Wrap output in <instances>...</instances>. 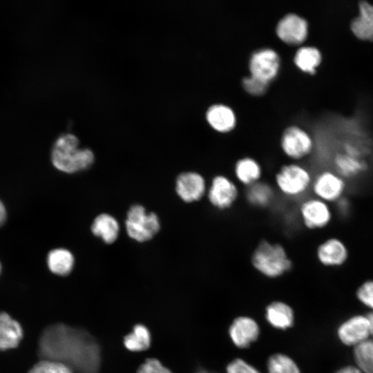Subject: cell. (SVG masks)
I'll use <instances>...</instances> for the list:
<instances>
[{
  "mask_svg": "<svg viewBox=\"0 0 373 373\" xmlns=\"http://www.w3.org/2000/svg\"><path fill=\"white\" fill-rule=\"evenodd\" d=\"M41 359L57 361L70 367L74 373H97L100 351L91 336L65 325L48 327L39 341Z\"/></svg>",
  "mask_w": 373,
  "mask_h": 373,
  "instance_id": "6da1fadb",
  "label": "cell"
},
{
  "mask_svg": "<svg viewBox=\"0 0 373 373\" xmlns=\"http://www.w3.org/2000/svg\"><path fill=\"white\" fill-rule=\"evenodd\" d=\"M79 146V141L75 135L66 133L59 136L52 149L53 166L66 173H75L90 168L95 161L93 152Z\"/></svg>",
  "mask_w": 373,
  "mask_h": 373,
  "instance_id": "7a4b0ae2",
  "label": "cell"
},
{
  "mask_svg": "<svg viewBox=\"0 0 373 373\" xmlns=\"http://www.w3.org/2000/svg\"><path fill=\"white\" fill-rule=\"evenodd\" d=\"M254 267L268 278H276L290 270L292 262L285 247L279 243L262 240L251 256Z\"/></svg>",
  "mask_w": 373,
  "mask_h": 373,
  "instance_id": "3957f363",
  "label": "cell"
},
{
  "mask_svg": "<svg viewBox=\"0 0 373 373\" xmlns=\"http://www.w3.org/2000/svg\"><path fill=\"white\" fill-rule=\"evenodd\" d=\"M313 176L303 165L293 162L280 168L274 177L275 184L284 195L295 198L311 190Z\"/></svg>",
  "mask_w": 373,
  "mask_h": 373,
  "instance_id": "277c9868",
  "label": "cell"
},
{
  "mask_svg": "<svg viewBox=\"0 0 373 373\" xmlns=\"http://www.w3.org/2000/svg\"><path fill=\"white\" fill-rule=\"evenodd\" d=\"M125 226L131 238L144 242L151 240L159 232L160 222L156 213H148L142 205L136 204L128 210Z\"/></svg>",
  "mask_w": 373,
  "mask_h": 373,
  "instance_id": "5b68a950",
  "label": "cell"
},
{
  "mask_svg": "<svg viewBox=\"0 0 373 373\" xmlns=\"http://www.w3.org/2000/svg\"><path fill=\"white\" fill-rule=\"evenodd\" d=\"M346 190V180L334 170H323L313 177L311 191L314 196L330 204L344 198Z\"/></svg>",
  "mask_w": 373,
  "mask_h": 373,
  "instance_id": "8992f818",
  "label": "cell"
},
{
  "mask_svg": "<svg viewBox=\"0 0 373 373\" xmlns=\"http://www.w3.org/2000/svg\"><path fill=\"white\" fill-rule=\"evenodd\" d=\"M299 213L305 228L319 230L328 227L333 219L330 204L314 196L306 198L300 205Z\"/></svg>",
  "mask_w": 373,
  "mask_h": 373,
  "instance_id": "52a82bcc",
  "label": "cell"
},
{
  "mask_svg": "<svg viewBox=\"0 0 373 373\" xmlns=\"http://www.w3.org/2000/svg\"><path fill=\"white\" fill-rule=\"evenodd\" d=\"M238 194L236 184L229 177L218 174L211 179L206 196L214 208L226 210L234 204Z\"/></svg>",
  "mask_w": 373,
  "mask_h": 373,
  "instance_id": "ba28073f",
  "label": "cell"
},
{
  "mask_svg": "<svg viewBox=\"0 0 373 373\" xmlns=\"http://www.w3.org/2000/svg\"><path fill=\"white\" fill-rule=\"evenodd\" d=\"M208 185L204 177L197 171L180 173L175 181L177 195L185 203L197 202L206 196Z\"/></svg>",
  "mask_w": 373,
  "mask_h": 373,
  "instance_id": "9c48e42d",
  "label": "cell"
},
{
  "mask_svg": "<svg viewBox=\"0 0 373 373\" xmlns=\"http://www.w3.org/2000/svg\"><path fill=\"white\" fill-rule=\"evenodd\" d=\"M314 146L311 136L298 126L288 127L281 137V147L285 154L294 160L309 155Z\"/></svg>",
  "mask_w": 373,
  "mask_h": 373,
  "instance_id": "30bf717a",
  "label": "cell"
},
{
  "mask_svg": "<svg viewBox=\"0 0 373 373\" xmlns=\"http://www.w3.org/2000/svg\"><path fill=\"white\" fill-rule=\"evenodd\" d=\"M349 249L340 238L329 237L323 240L317 247L316 256L318 261L327 267L343 265L349 258Z\"/></svg>",
  "mask_w": 373,
  "mask_h": 373,
  "instance_id": "8fae6325",
  "label": "cell"
},
{
  "mask_svg": "<svg viewBox=\"0 0 373 373\" xmlns=\"http://www.w3.org/2000/svg\"><path fill=\"white\" fill-rule=\"evenodd\" d=\"M249 68L251 75L269 82L278 73L279 57L271 48H262L254 52L250 59Z\"/></svg>",
  "mask_w": 373,
  "mask_h": 373,
  "instance_id": "7c38bea8",
  "label": "cell"
},
{
  "mask_svg": "<svg viewBox=\"0 0 373 373\" xmlns=\"http://www.w3.org/2000/svg\"><path fill=\"white\" fill-rule=\"evenodd\" d=\"M276 32L278 37L286 43L299 44L307 38V22L296 14H288L278 23Z\"/></svg>",
  "mask_w": 373,
  "mask_h": 373,
  "instance_id": "4fadbf2b",
  "label": "cell"
},
{
  "mask_svg": "<svg viewBox=\"0 0 373 373\" xmlns=\"http://www.w3.org/2000/svg\"><path fill=\"white\" fill-rule=\"evenodd\" d=\"M233 343L239 348H247L256 341L260 334L259 326L251 318L239 316L234 319L229 329Z\"/></svg>",
  "mask_w": 373,
  "mask_h": 373,
  "instance_id": "5bb4252c",
  "label": "cell"
},
{
  "mask_svg": "<svg viewBox=\"0 0 373 373\" xmlns=\"http://www.w3.org/2000/svg\"><path fill=\"white\" fill-rule=\"evenodd\" d=\"M340 340L345 345L356 346L369 339V323L366 316H355L341 325L338 329Z\"/></svg>",
  "mask_w": 373,
  "mask_h": 373,
  "instance_id": "9a60e30c",
  "label": "cell"
},
{
  "mask_svg": "<svg viewBox=\"0 0 373 373\" xmlns=\"http://www.w3.org/2000/svg\"><path fill=\"white\" fill-rule=\"evenodd\" d=\"M354 36L363 41H373V5L362 1L358 3V15L350 24Z\"/></svg>",
  "mask_w": 373,
  "mask_h": 373,
  "instance_id": "2e32d148",
  "label": "cell"
},
{
  "mask_svg": "<svg viewBox=\"0 0 373 373\" xmlns=\"http://www.w3.org/2000/svg\"><path fill=\"white\" fill-rule=\"evenodd\" d=\"M23 336L20 324L6 312H0V351L16 347Z\"/></svg>",
  "mask_w": 373,
  "mask_h": 373,
  "instance_id": "e0dca14e",
  "label": "cell"
},
{
  "mask_svg": "<svg viewBox=\"0 0 373 373\" xmlns=\"http://www.w3.org/2000/svg\"><path fill=\"white\" fill-rule=\"evenodd\" d=\"M93 234L106 244L113 243L118 238L119 226L117 220L108 213L96 216L91 224Z\"/></svg>",
  "mask_w": 373,
  "mask_h": 373,
  "instance_id": "ac0fdd59",
  "label": "cell"
},
{
  "mask_svg": "<svg viewBox=\"0 0 373 373\" xmlns=\"http://www.w3.org/2000/svg\"><path fill=\"white\" fill-rule=\"evenodd\" d=\"M233 172L236 180L247 187L260 181L262 174L260 164L249 157L239 159L235 164Z\"/></svg>",
  "mask_w": 373,
  "mask_h": 373,
  "instance_id": "d6986e66",
  "label": "cell"
},
{
  "mask_svg": "<svg viewBox=\"0 0 373 373\" xmlns=\"http://www.w3.org/2000/svg\"><path fill=\"white\" fill-rule=\"evenodd\" d=\"M335 169L345 180L355 178L365 171L367 164L358 156L347 153L336 155L334 160Z\"/></svg>",
  "mask_w": 373,
  "mask_h": 373,
  "instance_id": "ffe728a7",
  "label": "cell"
},
{
  "mask_svg": "<svg viewBox=\"0 0 373 373\" xmlns=\"http://www.w3.org/2000/svg\"><path fill=\"white\" fill-rule=\"evenodd\" d=\"M265 316L271 325L280 329L290 327L294 320L291 307L280 301L273 302L267 306Z\"/></svg>",
  "mask_w": 373,
  "mask_h": 373,
  "instance_id": "44dd1931",
  "label": "cell"
},
{
  "mask_svg": "<svg viewBox=\"0 0 373 373\" xmlns=\"http://www.w3.org/2000/svg\"><path fill=\"white\" fill-rule=\"evenodd\" d=\"M47 265L53 274L65 276L72 271L75 265V258L69 250L57 248L48 253Z\"/></svg>",
  "mask_w": 373,
  "mask_h": 373,
  "instance_id": "7402d4cb",
  "label": "cell"
},
{
  "mask_svg": "<svg viewBox=\"0 0 373 373\" xmlns=\"http://www.w3.org/2000/svg\"><path fill=\"white\" fill-rule=\"evenodd\" d=\"M207 119L213 128L221 132L230 131L236 122L232 109L223 104L211 106L207 112Z\"/></svg>",
  "mask_w": 373,
  "mask_h": 373,
  "instance_id": "603a6c76",
  "label": "cell"
},
{
  "mask_svg": "<svg viewBox=\"0 0 373 373\" xmlns=\"http://www.w3.org/2000/svg\"><path fill=\"white\" fill-rule=\"evenodd\" d=\"M245 193L247 202L258 207L268 206L274 198L273 187L269 183L261 180L248 186Z\"/></svg>",
  "mask_w": 373,
  "mask_h": 373,
  "instance_id": "cb8c5ba5",
  "label": "cell"
},
{
  "mask_svg": "<svg viewBox=\"0 0 373 373\" xmlns=\"http://www.w3.org/2000/svg\"><path fill=\"white\" fill-rule=\"evenodd\" d=\"M322 61L320 50L314 46H303L295 54L294 62L303 71L314 74Z\"/></svg>",
  "mask_w": 373,
  "mask_h": 373,
  "instance_id": "d4e9b609",
  "label": "cell"
},
{
  "mask_svg": "<svg viewBox=\"0 0 373 373\" xmlns=\"http://www.w3.org/2000/svg\"><path fill=\"white\" fill-rule=\"evenodd\" d=\"M125 347L133 352L146 350L151 345V335L143 325H137L131 333L124 337Z\"/></svg>",
  "mask_w": 373,
  "mask_h": 373,
  "instance_id": "484cf974",
  "label": "cell"
},
{
  "mask_svg": "<svg viewBox=\"0 0 373 373\" xmlns=\"http://www.w3.org/2000/svg\"><path fill=\"white\" fill-rule=\"evenodd\" d=\"M354 358L358 368L364 373H373V340L367 339L355 346Z\"/></svg>",
  "mask_w": 373,
  "mask_h": 373,
  "instance_id": "4316f807",
  "label": "cell"
},
{
  "mask_svg": "<svg viewBox=\"0 0 373 373\" xmlns=\"http://www.w3.org/2000/svg\"><path fill=\"white\" fill-rule=\"evenodd\" d=\"M267 373H300L294 361L283 354L271 355L267 363Z\"/></svg>",
  "mask_w": 373,
  "mask_h": 373,
  "instance_id": "83f0119b",
  "label": "cell"
},
{
  "mask_svg": "<svg viewBox=\"0 0 373 373\" xmlns=\"http://www.w3.org/2000/svg\"><path fill=\"white\" fill-rule=\"evenodd\" d=\"M29 373H74V372L63 363L41 359L30 369Z\"/></svg>",
  "mask_w": 373,
  "mask_h": 373,
  "instance_id": "f1b7e54d",
  "label": "cell"
},
{
  "mask_svg": "<svg viewBox=\"0 0 373 373\" xmlns=\"http://www.w3.org/2000/svg\"><path fill=\"white\" fill-rule=\"evenodd\" d=\"M358 300L373 309V280H368L363 283L356 291Z\"/></svg>",
  "mask_w": 373,
  "mask_h": 373,
  "instance_id": "f546056e",
  "label": "cell"
},
{
  "mask_svg": "<svg viewBox=\"0 0 373 373\" xmlns=\"http://www.w3.org/2000/svg\"><path fill=\"white\" fill-rule=\"evenodd\" d=\"M242 84L250 93L258 95L265 91L268 82L251 75L244 77Z\"/></svg>",
  "mask_w": 373,
  "mask_h": 373,
  "instance_id": "4dcf8cb0",
  "label": "cell"
},
{
  "mask_svg": "<svg viewBox=\"0 0 373 373\" xmlns=\"http://www.w3.org/2000/svg\"><path fill=\"white\" fill-rule=\"evenodd\" d=\"M227 373H261L241 358H236L227 366Z\"/></svg>",
  "mask_w": 373,
  "mask_h": 373,
  "instance_id": "1f68e13d",
  "label": "cell"
},
{
  "mask_svg": "<svg viewBox=\"0 0 373 373\" xmlns=\"http://www.w3.org/2000/svg\"><path fill=\"white\" fill-rule=\"evenodd\" d=\"M137 373H172L170 370L164 366L157 359L149 358L142 363Z\"/></svg>",
  "mask_w": 373,
  "mask_h": 373,
  "instance_id": "d6a6232c",
  "label": "cell"
},
{
  "mask_svg": "<svg viewBox=\"0 0 373 373\" xmlns=\"http://www.w3.org/2000/svg\"><path fill=\"white\" fill-rule=\"evenodd\" d=\"M336 373H363L358 367L348 366L339 370Z\"/></svg>",
  "mask_w": 373,
  "mask_h": 373,
  "instance_id": "836d02e7",
  "label": "cell"
},
{
  "mask_svg": "<svg viewBox=\"0 0 373 373\" xmlns=\"http://www.w3.org/2000/svg\"><path fill=\"white\" fill-rule=\"evenodd\" d=\"M6 218V211L3 202L0 200V227L2 226Z\"/></svg>",
  "mask_w": 373,
  "mask_h": 373,
  "instance_id": "e575fe53",
  "label": "cell"
},
{
  "mask_svg": "<svg viewBox=\"0 0 373 373\" xmlns=\"http://www.w3.org/2000/svg\"><path fill=\"white\" fill-rule=\"evenodd\" d=\"M366 317L369 323L370 335L373 336V312L368 314Z\"/></svg>",
  "mask_w": 373,
  "mask_h": 373,
  "instance_id": "d590c367",
  "label": "cell"
},
{
  "mask_svg": "<svg viewBox=\"0 0 373 373\" xmlns=\"http://www.w3.org/2000/svg\"><path fill=\"white\" fill-rule=\"evenodd\" d=\"M1 264H0V273H1Z\"/></svg>",
  "mask_w": 373,
  "mask_h": 373,
  "instance_id": "8d00e7d4",
  "label": "cell"
}]
</instances>
